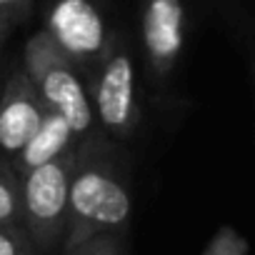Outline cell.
Masks as SVG:
<instances>
[{
    "instance_id": "5b68a950",
    "label": "cell",
    "mask_w": 255,
    "mask_h": 255,
    "mask_svg": "<svg viewBox=\"0 0 255 255\" xmlns=\"http://www.w3.org/2000/svg\"><path fill=\"white\" fill-rule=\"evenodd\" d=\"M43 30L53 38L60 53L90 78L115 40L93 0H50Z\"/></svg>"
},
{
    "instance_id": "277c9868",
    "label": "cell",
    "mask_w": 255,
    "mask_h": 255,
    "mask_svg": "<svg viewBox=\"0 0 255 255\" xmlns=\"http://www.w3.org/2000/svg\"><path fill=\"white\" fill-rule=\"evenodd\" d=\"M88 95H90L93 115L100 123L103 133H108L113 140L133 138L140 120L135 63L130 50L118 38L113 40L98 70L93 73Z\"/></svg>"
},
{
    "instance_id": "8fae6325",
    "label": "cell",
    "mask_w": 255,
    "mask_h": 255,
    "mask_svg": "<svg viewBox=\"0 0 255 255\" xmlns=\"http://www.w3.org/2000/svg\"><path fill=\"white\" fill-rule=\"evenodd\" d=\"M33 5H35V0H0V25L10 33L15 25L30 18Z\"/></svg>"
},
{
    "instance_id": "30bf717a",
    "label": "cell",
    "mask_w": 255,
    "mask_h": 255,
    "mask_svg": "<svg viewBox=\"0 0 255 255\" xmlns=\"http://www.w3.org/2000/svg\"><path fill=\"white\" fill-rule=\"evenodd\" d=\"M0 255H40L23 225H0Z\"/></svg>"
},
{
    "instance_id": "4fadbf2b",
    "label": "cell",
    "mask_w": 255,
    "mask_h": 255,
    "mask_svg": "<svg viewBox=\"0 0 255 255\" xmlns=\"http://www.w3.org/2000/svg\"><path fill=\"white\" fill-rule=\"evenodd\" d=\"M58 255H120L118 238H93L73 250H63Z\"/></svg>"
},
{
    "instance_id": "8992f818",
    "label": "cell",
    "mask_w": 255,
    "mask_h": 255,
    "mask_svg": "<svg viewBox=\"0 0 255 255\" xmlns=\"http://www.w3.org/2000/svg\"><path fill=\"white\" fill-rule=\"evenodd\" d=\"M140 35L153 78H170L185 45L183 0H145L140 15Z\"/></svg>"
},
{
    "instance_id": "ba28073f",
    "label": "cell",
    "mask_w": 255,
    "mask_h": 255,
    "mask_svg": "<svg viewBox=\"0 0 255 255\" xmlns=\"http://www.w3.org/2000/svg\"><path fill=\"white\" fill-rule=\"evenodd\" d=\"M80 143L73 135L70 125L65 123V118L53 113V110H48L43 123H40V128H38V133L23 145V150L10 160V165L18 173V178H23L33 168L45 165L50 160H58L60 155H65L68 150H73Z\"/></svg>"
},
{
    "instance_id": "5bb4252c",
    "label": "cell",
    "mask_w": 255,
    "mask_h": 255,
    "mask_svg": "<svg viewBox=\"0 0 255 255\" xmlns=\"http://www.w3.org/2000/svg\"><path fill=\"white\" fill-rule=\"evenodd\" d=\"M5 38H8V30H5L3 25H0V45H3V40H5Z\"/></svg>"
},
{
    "instance_id": "7c38bea8",
    "label": "cell",
    "mask_w": 255,
    "mask_h": 255,
    "mask_svg": "<svg viewBox=\"0 0 255 255\" xmlns=\"http://www.w3.org/2000/svg\"><path fill=\"white\" fill-rule=\"evenodd\" d=\"M245 253H248L245 240L230 228H223L220 233H215L213 243L205 250V255H245Z\"/></svg>"
},
{
    "instance_id": "3957f363",
    "label": "cell",
    "mask_w": 255,
    "mask_h": 255,
    "mask_svg": "<svg viewBox=\"0 0 255 255\" xmlns=\"http://www.w3.org/2000/svg\"><path fill=\"white\" fill-rule=\"evenodd\" d=\"M78 148L58 160L33 168L20 178L23 185V228L40 255L60 253L68 223V188Z\"/></svg>"
},
{
    "instance_id": "52a82bcc",
    "label": "cell",
    "mask_w": 255,
    "mask_h": 255,
    "mask_svg": "<svg viewBox=\"0 0 255 255\" xmlns=\"http://www.w3.org/2000/svg\"><path fill=\"white\" fill-rule=\"evenodd\" d=\"M48 108L38 95L28 73L15 68L0 90V150L10 160L23 150V145L38 133Z\"/></svg>"
},
{
    "instance_id": "9a60e30c",
    "label": "cell",
    "mask_w": 255,
    "mask_h": 255,
    "mask_svg": "<svg viewBox=\"0 0 255 255\" xmlns=\"http://www.w3.org/2000/svg\"><path fill=\"white\" fill-rule=\"evenodd\" d=\"M253 78H255V63H253Z\"/></svg>"
},
{
    "instance_id": "9c48e42d",
    "label": "cell",
    "mask_w": 255,
    "mask_h": 255,
    "mask_svg": "<svg viewBox=\"0 0 255 255\" xmlns=\"http://www.w3.org/2000/svg\"><path fill=\"white\" fill-rule=\"evenodd\" d=\"M0 225H23V185L10 160H0Z\"/></svg>"
},
{
    "instance_id": "6da1fadb",
    "label": "cell",
    "mask_w": 255,
    "mask_h": 255,
    "mask_svg": "<svg viewBox=\"0 0 255 255\" xmlns=\"http://www.w3.org/2000/svg\"><path fill=\"white\" fill-rule=\"evenodd\" d=\"M130 220V193L118 165L90 138L78 145L68 188V223L63 250L93 238H120Z\"/></svg>"
},
{
    "instance_id": "7a4b0ae2",
    "label": "cell",
    "mask_w": 255,
    "mask_h": 255,
    "mask_svg": "<svg viewBox=\"0 0 255 255\" xmlns=\"http://www.w3.org/2000/svg\"><path fill=\"white\" fill-rule=\"evenodd\" d=\"M23 70L33 80L45 108L65 118L78 143L88 140L95 125V115L85 80L43 28L33 33L23 48Z\"/></svg>"
}]
</instances>
